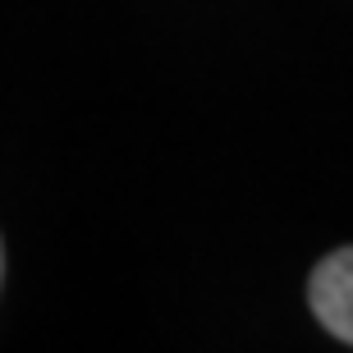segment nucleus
Instances as JSON below:
<instances>
[{
    "instance_id": "f257e3e1",
    "label": "nucleus",
    "mask_w": 353,
    "mask_h": 353,
    "mask_svg": "<svg viewBox=\"0 0 353 353\" xmlns=\"http://www.w3.org/2000/svg\"><path fill=\"white\" fill-rule=\"evenodd\" d=\"M307 299H312L316 321L335 335V340L353 344V248L330 252L326 262L307 280Z\"/></svg>"
},
{
    "instance_id": "f03ea898",
    "label": "nucleus",
    "mask_w": 353,
    "mask_h": 353,
    "mask_svg": "<svg viewBox=\"0 0 353 353\" xmlns=\"http://www.w3.org/2000/svg\"><path fill=\"white\" fill-rule=\"evenodd\" d=\"M0 275H5V252H0Z\"/></svg>"
}]
</instances>
